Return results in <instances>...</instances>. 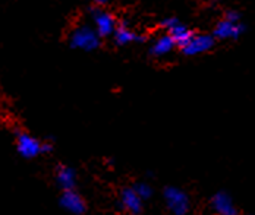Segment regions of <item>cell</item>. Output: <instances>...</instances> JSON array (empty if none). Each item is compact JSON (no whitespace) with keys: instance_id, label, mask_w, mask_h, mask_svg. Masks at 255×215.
<instances>
[{"instance_id":"cell-8","label":"cell","mask_w":255,"mask_h":215,"mask_svg":"<svg viewBox=\"0 0 255 215\" xmlns=\"http://www.w3.org/2000/svg\"><path fill=\"white\" fill-rule=\"evenodd\" d=\"M60 207L75 215H82L87 211V204L77 190H65L59 201Z\"/></svg>"},{"instance_id":"cell-1","label":"cell","mask_w":255,"mask_h":215,"mask_svg":"<svg viewBox=\"0 0 255 215\" xmlns=\"http://www.w3.org/2000/svg\"><path fill=\"white\" fill-rule=\"evenodd\" d=\"M69 47L82 52H94L102 46V37L97 34L94 27L78 25L69 34Z\"/></svg>"},{"instance_id":"cell-9","label":"cell","mask_w":255,"mask_h":215,"mask_svg":"<svg viewBox=\"0 0 255 215\" xmlns=\"http://www.w3.org/2000/svg\"><path fill=\"white\" fill-rule=\"evenodd\" d=\"M113 40L118 46H128L132 43H144L147 38L145 35H141L136 31H133L127 21H121L113 34Z\"/></svg>"},{"instance_id":"cell-14","label":"cell","mask_w":255,"mask_h":215,"mask_svg":"<svg viewBox=\"0 0 255 215\" xmlns=\"http://www.w3.org/2000/svg\"><path fill=\"white\" fill-rule=\"evenodd\" d=\"M132 188H133V190L136 192V195H138L142 201H147V199H150V198L153 196V188H151L148 183H145V182H138V183H135Z\"/></svg>"},{"instance_id":"cell-2","label":"cell","mask_w":255,"mask_h":215,"mask_svg":"<svg viewBox=\"0 0 255 215\" xmlns=\"http://www.w3.org/2000/svg\"><path fill=\"white\" fill-rule=\"evenodd\" d=\"M163 198H164L167 210L173 215L188 214L191 201L185 190L175 188V186H167L163 192Z\"/></svg>"},{"instance_id":"cell-12","label":"cell","mask_w":255,"mask_h":215,"mask_svg":"<svg viewBox=\"0 0 255 215\" xmlns=\"http://www.w3.org/2000/svg\"><path fill=\"white\" fill-rule=\"evenodd\" d=\"M175 47H176L175 40L172 38V35H169L166 32V34L158 35L153 43H151V46H150V54L153 57H163V56L170 53Z\"/></svg>"},{"instance_id":"cell-15","label":"cell","mask_w":255,"mask_h":215,"mask_svg":"<svg viewBox=\"0 0 255 215\" xmlns=\"http://www.w3.org/2000/svg\"><path fill=\"white\" fill-rule=\"evenodd\" d=\"M223 18L230 21V22H235V24L242 22V13H241L239 10H236V9H229V10H226Z\"/></svg>"},{"instance_id":"cell-7","label":"cell","mask_w":255,"mask_h":215,"mask_svg":"<svg viewBox=\"0 0 255 215\" xmlns=\"http://www.w3.org/2000/svg\"><path fill=\"white\" fill-rule=\"evenodd\" d=\"M210 208L214 215H239V210L235 205L232 196L225 190H219L211 196Z\"/></svg>"},{"instance_id":"cell-4","label":"cell","mask_w":255,"mask_h":215,"mask_svg":"<svg viewBox=\"0 0 255 215\" xmlns=\"http://www.w3.org/2000/svg\"><path fill=\"white\" fill-rule=\"evenodd\" d=\"M216 38L213 34H197L191 38V41L180 49L185 56H198V54L208 53L216 46Z\"/></svg>"},{"instance_id":"cell-10","label":"cell","mask_w":255,"mask_h":215,"mask_svg":"<svg viewBox=\"0 0 255 215\" xmlns=\"http://www.w3.org/2000/svg\"><path fill=\"white\" fill-rule=\"evenodd\" d=\"M144 201L136 195L133 188H125L121 192V199L119 204L124 211H127L130 215H139L144 208Z\"/></svg>"},{"instance_id":"cell-16","label":"cell","mask_w":255,"mask_h":215,"mask_svg":"<svg viewBox=\"0 0 255 215\" xmlns=\"http://www.w3.org/2000/svg\"><path fill=\"white\" fill-rule=\"evenodd\" d=\"M178 22H179L178 18H175V16H169V18H164V19L161 21V24H160V25H161V28L167 32L169 29H172V28L175 27Z\"/></svg>"},{"instance_id":"cell-5","label":"cell","mask_w":255,"mask_h":215,"mask_svg":"<svg viewBox=\"0 0 255 215\" xmlns=\"http://www.w3.org/2000/svg\"><path fill=\"white\" fill-rule=\"evenodd\" d=\"M16 149L24 158H34L43 154V142L25 132L16 131Z\"/></svg>"},{"instance_id":"cell-11","label":"cell","mask_w":255,"mask_h":215,"mask_svg":"<svg viewBox=\"0 0 255 215\" xmlns=\"http://www.w3.org/2000/svg\"><path fill=\"white\" fill-rule=\"evenodd\" d=\"M56 183L57 186L65 190H74L77 186V173L72 167L59 164L56 167Z\"/></svg>"},{"instance_id":"cell-6","label":"cell","mask_w":255,"mask_h":215,"mask_svg":"<svg viewBox=\"0 0 255 215\" xmlns=\"http://www.w3.org/2000/svg\"><path fill=\"white\" fill-rule=\"evenodd\" d=\"M247 31V25L244 22H230L222 18L213 29V35L216 40H239Z\"/></svg>"},{"instance_id":"cell-13","label":"cell","mask_w":255,"mask_h":215,"mask_svg":"<svg viewBox=\"0 0 255 215\" xmlns=\"http://www.w3.org/2000/svg\"><path fill=\"white\" fill-rule=\"evenodd\" d=\"M167 34L172 35V38H173L175 43H176V47L182 49V47H185V46L191 41V38L195 35V31H192L191 28H188L185 24H182V22L179 21L175 27L167 31Z\"/></svg>"},{"instance_id":"cell-17","label":"cell","mask_w":255,"mask_h":215,"mask_svg":"<svg viewBox=\"0 0 255 215\" xmlns=\"http://www.w3.org/2000/svg\"><path fill=\"white\" fill-rule=\"evenodd\" d=\"M109 1H110V0H94L96 6H99V7H103V6H106V4H107Z\"/></svg>"},{"instance_id":"cell-3","label":"cell","mask_w":255,"mask_h":215,"mask_svg":"<svg viewBox=\"0 0 255 215\" xmlns=\"http://www.w3.org/2000/svg\"><path fill=\"white\" fill-rule=\"evenodd\" d=\"M90 15H91V19H93V25H94V29L97 31V34L102 37V38H107V37H112L118 28V21L116 18L107 12L106 9L103 7H91L90 10Z\"/></svg>"}]
</instances>
